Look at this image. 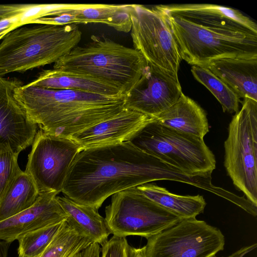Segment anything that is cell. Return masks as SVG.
Wrapping results in <instances>:
<instances>
[{
    "mask_svg": "<svg viewBox=\"0 0 257 257\" xmlns=\"http://www.w3.org/2000/svg\"><path fill=\"white\" fill-rule=\"evenodd\" d=\"M105 214L113 235H138L146 239L182 219L146 197L137 187L112 195Z\"/></svg>",
    "mask_w": 257,
    "mask_h": 257,
    "instance_id": "obj_8",
    "label": "cell"
},
{
    "mask_svg": "<svg viewBox=\"0 0 257 257\" xmlns=\"http://www.w3.org/2000/svg\"><path fill=\"white\" fill-rule=\"evenodd\" d=\"M240 98L257 101V58H223L206 67Z\"/></svg>",
    "mask_w": 257,
    "mask_h": 257,
    "instance_id": "obj_17",
    "label": "cell"
},
{
    "mask_svg": "<svg viewBox=\"0 0 257 257\" xmlns=\"http://www.w3.org/2000/svg\"><path fill=\"white\" fill-rule=\"evenodd\" d=\"M241 103L229 124L224 165L236 188L257 206V101Z\"/></svg>",
    "mask_w": 257,
    "mask_h": 257,
    "instance_id": "obj_7",
    "label": "cell"
},
{
    "mask_svg": "<svg viewBox=\"0 0 257 257\" xmlns=\"http://www.w3.org/2000/svg\"><path fill=\"white\" fill-rule=\"evenodd\" d=\"M131 35L134 48L148 65L176 77L182 61L179 48L165 15L154 6L132 5Z\"/></svg>",
    "mask_w": 257,
    "mask_h": 257,
    "instance_id": "obj_9",
    "label": "cell"
},
{
    "mask_svg": "<svg viewBox=\"0 0 257 257\" xmlns=\"http://www.w3.org/2000/svg\"><path fill=\"white\" fill-rule=\"evenodd\" d=\"M35 4L29 9L10 17L0 19V40L11 31L25 25L30 24L37 19Z\"/></svg>",
    "mask_w": 257,
    "mask_h": 257,
    "instance_id": "obj_28",
    "label": "cell"
},
{
    "mask_svg": "<svg viewBox=\"0 0 257 257\" xmlns=\"http://www.w3.org/2000/svg\"><path fill=\"white\" fill-rule=\"evenodd\" d=\"M58 199L67 215V223L91 243L102 245L111 234L105 217L93 208L78 203L66 196Z\"/></svg>",
    "mask_w": 257,
    "mask_h": 257,
    "instance_id": "obj_20",
    "label": "cell"
},
{
    "mask_svg": "<svg viewBox=\"0 0 257 257\" xmlns=\"http://www.w3.org/2000/svg\"><path fill=\"white\" fill-rule=\"evenodd\" d=\"M142 151L192 176L211 174L215 156L203 139L164 126L156 119L130 141Z\"/></svg>",
    "mask_w": 257,
    "mask_h": 257,
    "instance_id": "obj_5",
    "label": "cell"
},
{
    "mask_svg": "<svg viewBox=\"0 0 257 257\" xmlns=\"http://www.w3.org/2000/svg\"><path fill=\"white\" fill-rule=\"evenodd\" d=\"M18 155L9 144L0 140V196L22 171L18 163Z\"/></svg>",
    "mask_w": 257,
    "mask_h": 257,
    "instance_id": "obj_27",
    "label": "cell"
},
{
    "mask_svg": "<svg viewBox=\"0 0 257 257\" xmlns=\"http://www.w3.org/2000/svg\"><path fill=\"white\" fill-rule=\"evenodd\" d=\"M156 119L124 108L117 115L72 135L81 150L130 141L149 122Z\"/></svg>",
    "mask_w": 257,
    "mask_h": 257,
    "instance_id": "obj_15",
    "label": "cell"
},
{
    "mask_svg": "<svg viewBox=\"0 0 257 257\" xmlns=\"http://www.w3.org/2000/svg\"><path fill=\"white\" fill-rule=\"evenodd\" d=\"M33 4H7L0 5V19L25 11Z\"/></svg>",
    "mask_w": 257,
    "mask_h": 257,
    "instance_id": "obj_30",
    "label": "cell"
},
{
    "mask_svg": "<svg viewBox=\"0 0 257 257\" xmlns=\"http://www.w3.org/2000/svg\"><path fill=\"white\" fill-rule=\"evenodd\" d=\"M156 120L167 127L201 139L209 131L205 110L183 93L175 103L157 116Z\"/></svg>",
    "mask_w": 257,
    "mask_h": 257,
    "instance_id": "obj_18",
    "label": "cell"
},
{
    "mask_svg": "<svg viewBox=\"0 0 257 257\" xmlns=\"http://www.w3.org/2000/svg\"><path fill=\"white\" fill-rule=\"evenodd\" d=\"M166 15L181 18L204 28L224 33L257 36V24L240 11L212 4L157 5Z\"/></svg>",
    "mask_w": 257,
    "mask_h": 257,
    "instance_id": "obj_13",
    "label": "cell"
},
{
    "mask_svg": "<svg viewBox=\"0 0 257 257\" xmlns=\"http://www.w3.org/2000/svg\"><path fill=\"white\" fill-rule=\"evenodd\" d=\"M22 85L16 78H0V140L18 155L32 144L37 130L15 97V89Z\"/></svg>",
    "mask_w": 257,
    "mask_h": 257,
    "instance_id": "obj_14",
    "label": "cell"
},
{
    "mask_svg": "<svg viewBox=\"0 0 257 257\" xmlns=\"http://www.w3.org/2000/svg\"><path fill=\"white\" fill-rule=\"evenodd\" d=\"M82 32L75 24L20 27L0 43V78L56 63L77 46Z\"/></svg>",
    "mask_w": 257,
    "mask_h": 257,
    "instance_id": "obj_4",
    "label": "cell"
},
{
    "mask_svg": "<svg viewBox=\"0 0 257 257\" xmlns=\"http://www.w3.org/2000/svg\"><path fill=\"white\" fill-rule=\"evenodd\" d=\"M162 180L191 185L194 178L128 141L80 151L70 167L62 192L98 210L116 193Z\"/></svg>",
    "mask_w": 257,
    "mask_h": 257,
    "instance_id": "obj_1",
    "label": "cell"
},
{
    "mask_svg": "<svg viewBox=\"0 0 257 257\" xmlns=\"http://www.w3.org/2000/svg\"><path fill=\"white\" fill-rule=\"evenodd\" d=\"M14 95L29 119L40 130L68 138L125 108V95L108 96L28 84L17 87Z\"/></svg>",
    "mask_w": 257,
    "mask_h": 257,
    "instance_id": "obj_2",
    "label": "cell"
},
{
    "mask_svg": "<svg viewBox=\"0 0 257 257\" xmlns=\"http://www.w3.org/2000/svg\"><path fill=\"white\" fill-rule=\"evenodd\" d=\"M128 242L124 237L113 235L102 245L101 257H126Z\"/></svg>",
    "mask_w": 257,
    "mask_h": 257,
    "instance_id": "obj_29",
    "label": "cell"
},
{
    "mask_svg": "<svg viewBox=\"0 0 257 257\" xmlns=\"http://www.w3.org/2000/svg\"><path fill=\"white\" fill-rule=\"evenodd\" d=\"M91 243L69 226L65 220L51 242L38 257H76Z\"/></svg>",
    "mask_w": 257,
    "mask_h": 257,
    "instance_id": "obj_25",
    "label": "cell"
},
{
    "mask_svg": "<svg viewBox=\"0 0 257 257\" xmlns=\"http://www.w3.org/2000/svg\"><path fill=\"white\" fill-rule=\"evenodd\" d=\"M147 239V257H211L225 245L219 229L196 218H182Z\"/></svg>",
    "mask_w": 257,
    "mask_h": 257,
    "instance_id": "obj_10",
    "label": "cell"
},
{
    "mask_svg": "<svg viewBox=\"0 0 257 257\" xmlns=\"http://www.w3.org/2000/svg\"><path fill=\"white\" fill-rule=\"evenodd\" d=\"M256 243L247 246H244L229 255L225 257H244L246 254L251 252L256 247ZM211 257H217L214 255Z\"/></svg>",
    "mask_w": 257,
    "mask_h": 257,
    "instance_id": "obj_32",
    "label": "cell"
},
{
    "mask_svg": "<svg viewBox=\"0 0 257 257\" xmlns=\"http://www.w3.org/2000/svg\"><path fill=\"white\" fill-rule=\"evenodd\" d=\"M101 252L100 245L97 243H91L78 253L76 257H99Z\"/></svg>",
    "mask_w": 257,
    "mask_h": 257,
    "instance_id": "obj_31",
    "label": "cell"
},
{
    "mask_svg": "<svg viewBox=\"0 0 257 257\" xmlns=\"http://www.w3.org/2000/svg\"><path fill=\"white\" fill-rule=\"evenodd\" d=\"M163 14L182 59L192 66L206 67L211 62L223 58H257V36L212 31Z\"/></svg>",
    "mask_w": 257,
    "mask_h": 257,
    "instance_id": "obj_6",
    "label": "cell"
},
{
    "mask_svg": "<svg viewBox=\"0 0 257 257\" xmlns=\"http://www.w3.org/2000/svg\"><path fill=\"white\" fill-rule=\"evenodd\" d=\"M182 93L178 77L147 64L139 81L125 95L124 107L156 118Z\"/></svg>",
    "mask_w": 257,
    "mask_h": 257,
    "instance_id": "obj_12",
    "label": "cell"
},
{
    "mask_svg": "<svg viewBox=\"0 0 257 257\" xmlns=\"http://www.w3.org/2000/svg\"><path fill=\"white\" fill-rule=\"evenodd\" d=\"M56 192L40 193L27 209L0 221V240L12 243L28 232L65 221L67 215Z\"/></svg>",
    "mask_w": 257,
    "mask_h": 257,
    "instance_id": "obj_16",
    "label": "cell"
},
{
    "mask_svg": "<svg viewBox=\"0 0 257 257\" xmlns=\"http://www.w3.org/2000/svg\"><path fill=\"white\" fill-rule=\"evenodd\" d=\"M30 86L50 89H65L108 96H124L117 87L100 80L58 69L44 70Z\"/></svg>",
    "mask_w": 257,
    "mask_h": 257,
    "instance_id": "obj_19",
    "label": "cell"
},
{
    "mask_svg": "<svg viewBox=\"0 0 257 257\" xmlns=\"http://www.w3.org/2000/svg\"><path fill=\"white\" fill-rule=\"evenodd\" d=\"M126 257H147L145 246L136 248L128 244L126 249Z\"/></svg>",
    "mask_w": 257,
    "mask_h": 257,
    "instance_id": "obj_33",
    "label": "cell"
},
{
    "mask_svg": "<svg viewBox=\"0 0 257 257\" xmlns=\"http://www.w3.org/2000/svg\"><path fill=\"white\" fill-rule=\"evenodd\" d=\"M81 151L72 139L40 130L33 140L25 171L33 178L39 193H59L72 162Z\"/></svg>",
    "mask_w": 257,
    "mask_h": 257,
    "instance_id": "obj_11",
    "label": "cell"
},
{
    "mask_svg": "<svg viewBox=\"0 0 257 257\" xmlns=\"http://www.w3.org/2000/svg\"><path fill=\"white\" fill-rule=\"evenodd\" d=\"M132 5L78 4L65 11L71 14L73 24L102 23L128 33L132 29Z\"/></svg>",
    "mask_w": 257,
    "mask_h": 257,
    "instance_id": "obj_21",
    "label": "cell"
},
{
    "mask_svg": "<svg viewBox=\"0 0 257 257\" xmlns=\"http://www.w3.org/2000/svg\"><path fill=\"white\" fill-rule=\"evenodd\" d=\"M65 221L49 225L20 236L18 238L19 257H38L61 229Z\"/></svg>",
    "mask_w": 257,
    "mask_h": 257,
    "instance_id": "obj_26",
    "label": "cell"
},
{
    "mask_svg": "<svg viewBox=\"0 0 257 257\" xmlns=\"http://www.w3.org/2000/svg\"><path fill=\"white\" fill-rule=\"evenodd\" d=\"M90 41L76 46L54 63L53 69L97 79L129 93L147 66L142 54L104 36L92 35Z\"/></svg>",
    "mask_w": 257,
    "mask_h": 257,
    "instance_id": "obj_3",
    "label": "cell"
},
{
    "mask_svg": "<svg viewBox=\"0 0 257 257\" xmlns=\"http://www.w3.org/2000/svg\"><path fill=\"white\" fill-rule=\"evenodd\" d=\"M194 77L206 87L222 106L224 112H236L240 98L235 92L206 67L193 65L191 69Z\"/></svg>",
    "mask_w": 257,
    "mask_h": 257,
    "instance_id": "obj_24",
    "label": "cell"
},
{
    "mask_svg": "<svg viewBox=\"0 0 257 257\" xmlns=\"http://www.w3.org/2000/svg\"><path fill=\"white\" fill-rule=\"evenodd\" d=\"M11 243L4 240L0 241V257H8L9 248Z\"/></svg>",
    "mask_w": 257,
    "mask_h": 257,
    "instance_id": "obj_34",
    "label": "cell"
},
{
    "mask_svg": "<svg viewBox=\"0 0 257 257\" xmlns=\"http://www.w3.org/2000/svg\"><path fill=\"white\" fill-rule=\"evenodd\" d=\"M137 188L146 197L182 218H196L203 212L206 205L203 196L200 195H177L165 188L149 183Z\"/></svg>",
    "mask_w": 257,
    "mask_h": 257,
    "instance_id": "obj_22",
    "label": "cell"
},
{
    "mask_svg": "<svg viewBox=\"0 0 257 257\" xmlns=\"http://www.w3.org/2000/svg\"><path fill=\"white\" fill-rule=\"evenodd\" d=\"M39 194L32 177L21 171L0 196V221L31 207Z\"/></svg>",
    "mask_w": 257,
    "mask_h": 257,
    "instance_id": "obj_23",
    "label": "cell"
}]
</instances>
